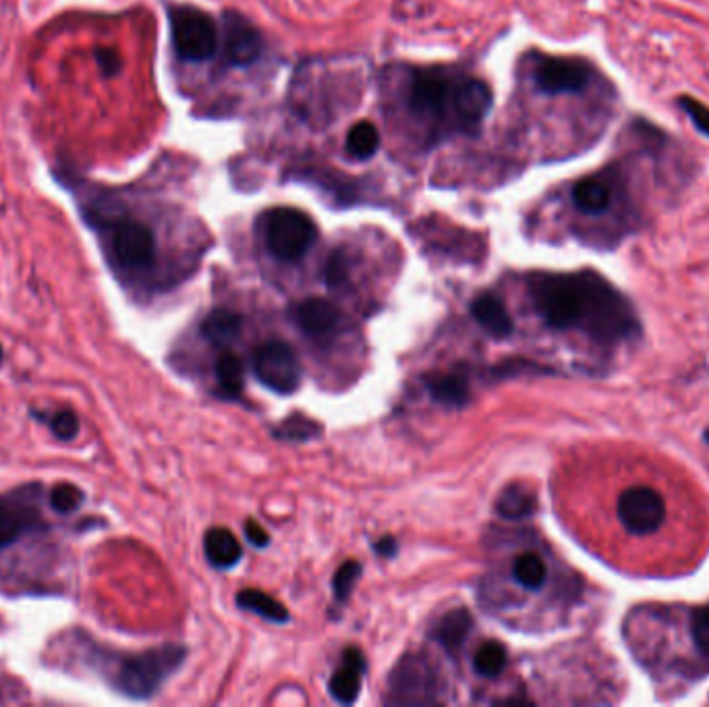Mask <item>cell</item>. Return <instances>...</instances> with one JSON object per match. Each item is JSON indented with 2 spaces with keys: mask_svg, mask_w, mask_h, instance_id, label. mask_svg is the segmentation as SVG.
Returning a JSON list of instances; mask_svg holds the SVG:
<instances>
[{
  "mask_svg": "<svg viewBox=\"0 0 709 707\" xmlns=\"http://www.w3.org/2000/svg\"><path fill=\"white\" fill-rule=\"evenodd\" d=\"M531 299L548 328L577 330L600 347L635 343L641 336V322L631 301L595 272L535 276Z\"/></svg>",
  "mask_w": 709,
  "mask_h": 707,
  "instance_id": "cell-1",
  "label": "cell"
},
{
  "mask_svg": "<svg viewBox=\"0 0 709 707\" xmlns=\"http://www.w3.org/2000/svg\"><path fill=\"white\" fill-rule=\"evenodd\" d=\"M185 656L187 649L173 643L129 656L112 674L110 687L131 699H150L183 666Z\"/></svg>",
  "mask_w": 709,
  "mask_h": 707,
  "instance_id": "cell-2",
  "label": "cell"
},
{
  "mask_svg": "<svg viewBox=\"0 0 709 707\" xmlns=\"http://www.w3.org/2000/svg\"><path fill=\"white\" fill-rule=\"evenodd\" d=\"M264 239L280 262H297L318 239L314 220L295 208H276L264 216Z\"/></svg>",
  "mask_w": 709,
  "mask_h": 707,
  "instance_id": "cell-3",
  "label": "cell"
},
{
  "mask_svg": "<svg viewBox=\"0 0 709 707\" xmlns=\"http://www.w3.org/2000/svg\"><path fill=\"white\" fill-rule=\"evenodd\" d=\"M168 19L173 46L179 59L189 63L212 59L218 48V34L210 15L195 7L175 5L168 7Z\"/></svg>",
  "mask_w": 709,
  "mask_h": 707,
  "instance_id": "cell-4",
  "label": "cell"
},
{
  "mask_svg": "<svg viewBox=\"0 0 709 707\" xmlns=\"http://www.w3.org/2000/svg\"><path fill=\"white\" fill-rule=\"evenodd\" d=\"M253 372L268 390L291 394L301 384V363L291 345L268 341L253 353Z\"/></svg>",
  "mask_w": 709,
  "mask_h": 707,
  "instance_id": "cell-5",
  "label": "cell"
},
{
  "mask_svg": "<svg viewBox=\"0 0 709 707\" xmlns=\"http://www.w3.org/2000/svg\"><path fill=\"white\" fill-rule=\"evenodd\" d=\"M616 515L631 535L645 537L660 531L666 521L664 498L647 486H633L620 494L616 502Z\"/></svg>",
  "mask_w": 709,
  "mask_h": 707,
  "instance_id": "cell-6",
  "label": "cell"
},
{
  "mask_svg": "<svg viewBox=\"0 0 709 707\" xmlns=\"http://www.w3.org/2000/svg\"><path fill=\"white\" fill-rule=\"evenodd\" d=\"M593 69L581 59H562V56H542L533 67L535 88L548 96L581 94L589 88Z\"/></svg>",
  "mask_w": 709,
  "mask_h": 707,
  "instance_id": "cell-7",
  "label": "cell"
},
{
  "mask_svg": "<svg viewBox=\"0 0 709 707\" xmlns=\"http://www.w3.org/2000/svg\"><path fill=\"white\" fill-rule=\"evenodd\" d=\"M622 189H625L622 177L610 166L604 173L577 181L571 191V200L573 206L585 216H604L614 208Z\"/></svg>",
  "mask_w": 709,
  "mask_h": 707,
  "instance_id": "cell-8",
  "label": "cell"
},
{
  "mask_svg": "<svg viewBox=\"0 0 709 707\" xmlns=\"http://www.w3.org/2000/svg\"><path fill=\"white\" fill-rule=\"evenodd\" d=\"M44 529L46 525L34 504L15 498V494L0 496V552L17 544L21 537Z\"/></svg>",
  "mask_w": 709,
  "mask_h": 707,
  "instance_id": "cell-9",
  "label": "cell"
},
{
  "mask_svg": "<svg viewBox=\"0 0 709 707\" xmlns=\"http://www.w3.org/2000/svg\"><path fill=\"white\" fill-rule=\"evenodd\" d=\"M262 52V36L241 15L226 13L224 17V54L231 65L247 67L258 61Z\"/></svg>",
  "mask_w": 709,
  "mask_h": 707,
  "instance_id": "cell-10",
  "label": "cell"
},
{
  "mask_svg": "<svg viewBox=\"0 0 709 707\" xmlns=\"http://www.w3.org/2000/svg\"><path fill=\"white\" fill-rule=\"evenodd\" d=\"M411 108L421 119L438 121L448 102V81L438 71H417L411 83Z\"/></svg>",
  "mask_w": 709,
  "mask_h": 707,
  "instance_id": "cell-11",
  "label": "cell"
},
{
  "mask_svg": "<svg viewBox=\"0 0 709 707\" xmlns=\"http://www.w3.org/2000/svg\"><path fill=\"white\" fill-rule=\"evenodd\" d=\"M365 668H367V664H365L363 654L359 652L357 647H349L347 652L343 654V664H340V668L332 674L330 683H328L330 695L345 705L355 703L361 693Z\"/></svg>",
  "mask_w": 709,
  "mask_h": 707,
  "instance_id": "cell-12",
  "label": "cell"
},
{
  "mask_svg": "<svg viewBox=\"0 0 709 707\" xmlns=\"http://www.w3.org/2000/svg\"><path fill=\"white\" fill-rule=\"evenodd\" d=\"M452 106L467 123H479L492 106V92L484 81L467 79L452 92Z\"/></svg>",
  "mask_w": 709,
  "mask_h": 707,
  "instance_id": "cell-13",
  "label": "cell"
},
{
  "mask_svg": "<svg viewBox=\"0 0 709 707\" xmlns=\"http://www.w3.org/2000/svg\"><path fill=\"white\" fill-rule=\"evenodd\" d=\"M338 318L340 314L336 305L320 297L305 299L297 303L293 309V320L309 336H322L330 332L336 326Z\"/></svg>",
  "mask_w": 709,
  "mask_h": 707,
  "instance_id": "cell-14",
  "label": "cell"
},
{
  "mask_svg": "<svg viewBox=\"0 0 709 707\" xmlns=\"http://www.w3.org/2000/svg\"><path fill=\"white\" fill-rule=\"evenodd\" d=\"M432 674L421 660L417 658H407L401 662V666L394 670L392 676V689L396 693H401L405 701H409V695L413 693L411 701H423V693H432Z\"/></svg>",
  "mask_w": 709,
  "mask_h": 707,
  "instance_id": "cell-15",
  "label": "cell"
},
{
  "mask_svg": "<svg viewBox=\"0 0 709 707\" xmlns=\"http://www.w3.org/2000/svg\"><path fill=\"white\" fill-rule=\"evenodd\" d=\"M204 550L208 562L216 569H233L243 556V548L235 533L224 527H214L206 533Z\"/></svg>",
  "mask_w": 709,
  "mask_h": 707,
  "instance_id": "cell-16",
  "label": "cell"
},
{
  "mask_svg": "<svg viewBox=\"0 0 709 707\" xmlns=\"http://www.w3.org/2000/svg\"><path fill=\"white\" fill-rule=\"evenodd\" d=\"M471 314L496 338H506L513 334V318H510L506 305L494 295L477 297L471 303Z\"/></svg>",
  "mask_w": 709,
  "mask_h": 707,
  "instance_id": "cell-17",
  "label": "cell"
},
{
  "mask_svg": "<svg viewBox=\"0 0 709 707\" xmlns=\"http://www.w3.org/2000/svg\"><path fill=\"white\" fill-rule=\"evenodd\" d=\"M471 627H473L471 614L467 610L459 608V610H452L440 618L436 629L432 631V637H434V641H438L446 649L448 654L457 656L469 631H471Z\"/></svg>",
  "mask_w": 709,
  "mask_h": 707,
  "instance_id": "cell-18",
  "label": "cell"
},
{
  "mask_svg": "<svg viewBox=\"0 0 709 707\" xmlns=\"http://www.w3.org/2000/svg\"><path fill=\"white\" fill-rule=\"evenodd\" d=\"M241 316L231 309H214L202 324V334L212 345H229L241 334Z\"/></svg>",
  "mask_w": 709,
  "mask_h": 707,
  "instance_id": "cell-19",
  "label": "cell"
},
{
  "mask_svg": "<svg viewBox=\"0 0 709 707\" xmlns=\"http://www.w3.org/2000/svg\"><path fill=\"white\" fill-rule=\"evenodd\" d=\"M432 399L444 407H463L469 401L467 380L457 374H438L428 380Z\"/></svg>",
  "mask_w": 709,
  "mask_h": 707,
  "instance_id": "cell-20",
  "label": "cell"
},
{
  "mask_svg": "<svg viewBox=\"0 0 709 707\" xmlns=\"http://www.w3.org/2000/svg\"><path fill=\"white\" fill-rule=\"evenodd\" d=\"M237 606L241 610L258 614L270 622H276V625H282V622H287L291 616L287 612V608L282 606L278 600H274L268 593L260 591V589H245L237 596Z\"/></svg>",
  "mask_w": 709,
  "mask_h": 707,
  "instance_id": "cell-21",
  "label": "cell"
},
{
  "mask_svg": "<svg viewBox=\"0 0 709 707\" xmlns=\"http://www.w3.org/2000/svg\"><path fill=\"white\" fill-rule=\"evenodd\" d=\"M216 380H218L222 397L237 399L239 394L243 392L245 370H243V361H241V357L237 353L224 351L218 357V361H216Z\"/></svg>",
  "mask_w": 709,
  "mask_h": 707,
  "instance_id": "cell-22",
  "label": "cell"
},
{
  "mask_svg": "<svg viewBox=\"0 0 709 707\" xmlns=\"http://www.w3.org/2000/svg\"><path fill=\"white\" fill-rule=\"evenodd\" d=\"M535 508H537L535 496L529 490L519 486L506 488L496 502L498 515L508 521H523L535 513Z\"/></svg>",
  "mask_w": 709,
  "mask_h": 707,
  "instance_id": "cell-23",
  "label": "cell"
},
{
  "mask_svg": "<svg viewBox=\"0 0 709 707\" xmlns=\"http://www.w3.org/2000/svg\"><path fill=\"white\" fill-rule=\"evenodd\" d=\"M513 577L521 587L529 591H540L548 581V567L540 554L525 552L513 564Z\"/></svg>",
  "mask_w": 709,
  "mask_h": 707,
  "instance_id": "cell-24",
  "label": "cell"
},
{
  "mask_svg": "<svg viewBox=\"0 0 709 707\" xmlns=\"http://www.w3.org/2000/svg\"><path fill=\"white\" fill-rule=\"evenodd\" d=\"M380 148V133L376 125L361 121L347 135V152L355 160H370Z\"/></svg>",
  "mask_w": 709,
  "mask_h": 707,
  "instance_id": "cell-25",
  "label": "cell"
},
{
  "mask_svg": "<svg viewBox=\"0 0 709 707\" xmlns=\"http://www.w3.org/2000/svg\"><path fill=\"white\" fill-rule=\"evenodd\" d=\"M322 434V426L318 421L309 419L301 413L291 415L289 419H285L280 423V426L274 430V436L280 440H293V442H307L314 440Z\"/></svg>",
  "mask_w": 709,
  "mask_h": 707,
  "instance_id": "cell-26",
  "label": "cell"
},
{
  "mask_svg": "<svg viewBox=\"0 0 709 707\" xmlns=\"http://www.w3.org/2000/svg\"><path fill=\"white\" fill-rule=\"evenodd\" d=\"M504 666H506V649L496 641L481 645L473 658L475 672L488 678L498 676L504 670Z\"/></svg>",
  "mask_w": 709,
  "mask_h": 707,
  "instance_id": "cell-27",
  "label": "cell"
},
{
  "mask_svg": "<svg viewBox=\"0 0 709 707\" xmlns=\"http://www.w3.org/2000/svg\"><path fill=\"white\" fill-rule=\"evenodd\" d=\"M36 417L46 421V426L50 428L52 436L59 438L61 442H71V440H75L79 436V428H81L79 426V417L73 411H69V409L56 411L50 417H42V415H36Z\"/></svg>",
  "mask_w": 709,
  "mask_h": 707,
  "instance_id": "cell-28",
  "label": "cell"
},
{
  "mask_svg": "<svg viewBox=\"0 0 709 707\" xmlns=\"http://www.w3.org/2000/svg\"><path fill=\"white\" fill-rule=\"evenodd\" d=\"M83 490L77 488L75 484H59V486H54L50 490V496H48V504L54 513H59V515H69L73 511H77V508L81 506L83 502Z\"/></svg>",
  "mask_w": 709,
  "mask_h": 707,
  "instance_id": "cell-29",
  "label": "cell"
},
{
  "mask_svg": "<svg viewBox=\"0 0 709 707\" xmlns=\"http://www.w3.org/2000/svg\"><path fill=\"white\" fill-rule=\"evenodd\" d=\"M359 577H361V564L355 562V560H347L343 567L336 571L334 581H332V589H334L336 600L345 602L351 596V591H353L355 583L359 581Z\"/></svg>",
  "mask_w": 709,
  "mask_h": 707,
  "instance_id": "cell-30",
  "label": "cell"
},
{
  "mask_svg": "<svg viewBox=\"0 0 709 707\" xmlns=\"http://www.w3.org/2000/svg\"><path fill=\"white\" fill-rule=\"evenodd\" d=\"M691 637L697 652L709 660V604L699 606L691 614Z\"/></svg>",
  "mask_w": 709,
  "mask_h": 707,
  "instance_id": "cell-31",
  "label": "cell"
},
{
  "mask_svg": "<svg viewBox=\"0 0 709 707\" xmlns=\"http://www.w3.org/2000/svg\"><path fill=\"white\" fill-rule=\"evenodd\" d=\"M678 106L687 112V117L691 119L695 129L705 137H709V108L701 100L691 96H680Z\"/></svg>",
  "mask_w": 709,
  "mask_h": 707,
  "instance_id": "cell-32",
  "label": "cell"
},
{
  "mask_svg": "<svg viewBox=\"0 0 709 707\" xmlns=\"http://www.w3.org/2000/svg\"><path fill=\"white\" fill-rule=\"evenodd\" d=\"M328 287H343L345 280L349 276V258L343 249H336L332 256L328 258L326 270H324Z\"/></svg>",
  "mask_w": 709,
  "mask_h": 707,
  "instance_id": "cell-33",
  "label": "cell"
},
{
  "mask_svg": "<svg viewBox=\"0 0 709 707\" xmlns=\"http://www.w3.org/2000/svg\"><path fill=\"white\" fill-rule=\"evenodd\" d=\"M94 59H96V65H98L102 77H106V79L119 75L123 69V59L115 48H104V46L96 48Z\"/></svg>",
  "mask_w": 709,
  "mask_h": 707,
  "instance_id": "cell-34",
  "label": "cell"
},
{
  "mask_svg": "<svg viewBox=\"0 0 709 707\" xmlns=\"http://www.w3.org/2000/svg\"><path fill=\"white\" fill-rule=\"evenodd\" d=\"M245 535H247V540H249L253 546H258V548H266L268 542H270V537H268L266 529H264L260 523H255V521H247V525H245Z\"/></svg>",
  "mask_w": 709,
  "mask_h": 707,
  "instance_id": "cell-35",
  "label": "cell"
},
{
  "mask_svg": "<svg viewBox=\"0 0 709 707\" xmlns=\"http://www.w3.org/2000/svg\"><path fill=\"white\" fill-rule=\"evenodd\" d=\"M396 550L399 548H396V542L392 540V537H382V540L376 544V552L384 558H392L396 554Z\"/></svg>",
  "mask_w": 709,
  "mask_h": 707,
  "instance_id": "cell-36",
  "label": "cell"
},
{
  "mask_svg": "<svg viewBox=\"0 0 709 707\" xmlns=\"http://www.w3.org/2000/svg\"><path fill=\"white\" fill-rule=\"evenodd\" d=\"M3 357H5V351H3V347H0V363H3Z\"/></svg>",
  "mask_w": 709,
  "mask_h": 707,
  "instance_id": "cell-37",
  "label": "cell"
},
{
  "mask_svg": "<svg viewBox=\"0 0 709 707\" xmlns=\"http://www.w3.org/2000/svg\"><path fill=\"white\" fill-rule=\"evenodd\" d=\"M703 438H705V442H709V430L705 432V436H703Z\"/></svg>",
  "mask_w": 709,
  "mask_h": 707,
  "instance_id": "cell-38",
  "label": "cell"
}]
</instances>
